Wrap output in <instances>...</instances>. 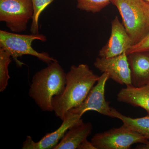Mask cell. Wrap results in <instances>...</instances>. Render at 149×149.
Listing matches in <instances>:
<instances>
[{
    "label": "cell",
    "instance_id": "cell-1",
    "mask_svg": "<svg viewBox=\"0 0 149 149\" xmlns=\"http://www.w3.org/2000/svg\"><path fill=\"white\" fill-rule=\"evenodd\" d=\"M100 76L88 65H72L66 73V84L60 95L54 97L52 104L57 117L63 120L68 112L80 105L87 97Z\"/></svg>",
    "mask_w": 149,
    "mask_h": 149
},
{
    "label": "cell",
    "instance_id": "cell-2",
    "mask_svg": "<svg viewBox=\"0 0 149 149\" xmlns=\"http://www.w3.org/2000/svg\"><path fill=\"white\" fill-rule=\"evenodd\" d=\"M66 77V73L57 61L34 74L29 95L42 111H54L52 100L64 91Z\"/></svg>",
    "mask_w": 149,
    "mask_h": 149
},
{
    "label": "cell",
    "instance_id": "cell-3",
    "mask_svg": "<svg viewBox=\"0 0 149 149\" xmlns=\"http://www.w3.org/2000/svg\"><path fill=\"white\" fill-rule=\"evenodd\" d=\"M133 45L149 33V3L145 0H112Z\"/></svg>",
    "mask_w": 149,
    "mask_h": 149
},
{
    "label": "cell",
    "instance_id": "cell-4",
    "mask_svg": "<svg viewBox=\"0 0 149 149\" xmlns=\"http://www.w3.org/2000/svg\"><path fill=\"white\" fill-rule=\"evenodd\" d=\"M36 40L45 42L47 41V37L40 34L21 35L0 30V48H3L10 54L19 67H21L24 63L19 61L18 58L25 55L36 57L48 64L57 61L47 53L39 52L32 48V43Z\"/></svg>",
    "mask_w": 149,
    "mask_h": 149
},
{
    "label": "cell",
    "instance_id": "cell-5",
    "mask_svg": "<svg viewBox=\"0 0 149 149\" xmlns=\"http://www.w3.org/2000/svg\"><path fill=\"white\" fill-rule=\"evenodd\" d=\"M33 14L31 0H0V21L5 22L12 32L26 31Z\"/></svg>",
    "mask_w": 149,
    "mask_h": 149
},
{
    "label": "cell",
    "instance_id": "cell-6",
    "mask_svg": "<svg viewBox=\"0 0 149 149\" xmlns=\"http://www.w3.org/2000/svg\"><path fill=\"white\" fill-rule=\"evenodd\" d=\"M148 140L123 124L119 128L96 133L91 142L97 149H128L135 143H147Z\"/></svg>",
    "mask_w": 149,
    "mask_h": 149
},
{
    "label": "cell",
    "instance_id": "cell-7",
    "mask_svg": "<svg viewBox=\"0 0 149 149\" xmlns=\"http://www.w3.org/2000/svg\"><path fill=\"white\" fill-rule=\"evenodd\" d=\"M109 79L108 75L103 73L84 101L79 106L69 111L82 116L86 112L93 111L113 118L111 107H110L109 102L106 100L105 97V88Z\"/></svg>",
    "mask_w": 149,
    "mask_h": 149
},
{
    "label": "cell",
    "instance_id": "cell-8",
    "mask_svg": "<svg viewBox=\"0 0 149 149\" xmlns=\"http://www.w3.org/2000/svg\"><path fill=\"white\" fill-rule=\"evenodd\" d=\"M94 66L109 78L121 85H132L131 73L126 53L109 58H97Z\"/></svg>",
    "mask_w": 149,
    "mask_h": 149
},
{
    "label": "cell",
    "instance_id": "cell-9",
    "mask_svg": "<svg viewBox=\"0 0 149 149\" xmlns=\"http://www.w3.org/2000/svg\"><path fill=\"white\" fill-rule=\"evenodd\" d=\"M133 46L124 25L118 17L111 22V33L106 45L100 50L99 56L109 58L127 52Z\"/></svg>",
    "mask_w": 149,
    "mask_h": 149
},
{
    "label": "cell",
    "instance_id": "cell-10",
    "mask_svg": "<svg viewBox=\"0 0 149 149\" xmlns=\"http://www.w3.org/2000/svg\"><path fill=\"white\" fill-rule=\"evenodd\" d=\"M82 119V116L68 111L62 123L56 130L48 133L37 142L32 140V137L27 136L22 144V149H54L63 138L70 127Z\"/></svg>",
    "mask_w": 149,
    "mask_h": 149
},
{
    "label": "cell",
    "instance_id": "cell-11",
    "mask_svg": "<svg viewBox=\"0 0 149 149\" xmlns=\"http://www.w3.org/2000/svg\"><path fill=\"white\" fill-rule=\"evenodd\" d=\"M132 85L141 88L149 84V50L127 55Z\"/></svg>",
    "mask_w": 149,
    "mask_h": 149
},
{
    "label": "cell",
    "instance_id": "cell-12",
    "mask_svg": "<svg viewBox=\"0 0 149 149\" xmlns=\"http://www.w3.org/2000/svg\"><path fill=\"white\" fill-rule=\"evenodd\" d=\"M93 125L85 123L83 119L68 129L63 138L54 149H76L91 135Z\"/></svg>",
    "mask_w": 149,
    "mask_h": 149
},
{
    "label": "cell",
    "instance_id": "cell-13",
    "mask_svg": "<svg viewBox=\"0 0 149 149\" xmlns=\"http://www.w3.org/2000/svg\"><path fill=\"white\" fill-rule=\"evenodd\" d=\"M117 100L120 102L142 108L149 114V84L141 88L126 86L117 94Z\"/></svg>",
    "mask_w": 149,
    "mask_h": 149
},
{
    "label": "cell",
    "instance_id": "cell-14",
    "mask_svg": "<svg viewBox=\"0 0 149 149\" xmlns=\"http://www.w3.org/2000/svg\"><path fill=\"white\" fill-rule=\"evenodd\" d=\"M113 118L122 121L123 125L149 140V114L144 117L132 118L121 114L114 108L111 107Z\"/></svg>",
    "mask_w": 149,
    "mask_h": 149
},
{
    "label": "cell",
    "instance_id": "cell-15",
    "mask_svg": "<svg viewBox=\"0 0 149 149\" xmlns=\"http://www.w3.org/2000/svg\"><path fill=\"white\" fill-rule=\"evenodd\" d=\"M11 56L7 51L0 48V92L6 90L10 78L8 67L12 61Z\"/></svg>",
    "mask_w": 149,
    "mask_h": 149
},
{
    "label": "cell",
    "instance_id": "cell-16",
    "mask_svg": "<svg viewBox=\"0 0 149 149\" xmlns=\"http://www.w3.org/2000/svg\"><path fill=\"white\" fill-rule=\"evenodd\" d=\"M34 14L32 19L30 32L32 34H39V17L43 11L54 0H31Z\"/></svg>",
    "mask_w": 149,
    "mask_h": 149
},
{
    "label": "cell",
    "instance_id": "cell-17",
    "mask_svg": "<svg viewBox=\"0 0 149 149\" xmlns=\"http://www.w3.org/2000/svg\"><path fill=\"white\" fill-rule=\"evenodd\" d=\"M77 8L87 12H100L111 2L112 0H76Z\"/></svg>",
    "mask_w": 149,
    "mask_h": 149
},
{
    "label": "cell",
    "instance_id": "cell-18",
    "mask_svg": "<svg viewBox=\"0 0 149 149\" xmlns=\"http://www.w3.org/2000/svg\"><path fill=\"white\" fill-rule=\"evenodd\" d=\"M148 50H149V33L142 41L132 46L130 49L126 52V54L128 55L134 52Z\"/></svg>",
    "mask_w": 149,
    "mask_h": 149
},
{
    "label": "cell",
    "instance_id": "cell-19",
    "mask_svg": "<svg viewBox=\"0 0 149 149\" xmlns=\"http://www.w3.org/2000/svg\"><path fill=\"white\" fill-rule=\"evenodd\" d=\"M78 149H97L92 142L88 141L87 139L82 142L79 146Z\"/></svg>",
    "mask_w": 149,
    "mask_h": 149
},
{
    "label": "cell",
    "instance_id": "cell-20",
    "mask_svg": "<svg viewBox=\"0 0 149 149\" xmlns=\"http://www.w3.org/2000/svg\"><path fill=\"white\" fill-rule=\"evenodd\" d=\"M136 148L142 149H149V141L147 143L144 144L143 146H138Z\"/></svg>",
    "mask_w": 149,
    "mask_h": 149
},
{
    "label": "cell",
    "instance_id": "cell-21",
    "mask_svg": "<svg viewBox=\"0 0 149 149\" xmlns=\"http://www.w3.org/2000/svg\"><path fill=\"white\" fill-rule=\"evenodd\" d=\"M145 1H146L147 2L149 3V0H145Z\"/></svg>",
    "mask_w": 149,
    "mask_h": 149
},
{
    "label": "cell",
    "instance_id": "cell-22",
    "mask_svg": "<svg viewBox=\"0 0 149 149\" xmlns=\"http://www.w3.org/2000/svg\"></svg>",
    "mask_w": 149,
    "mask_h": 149
}]
</instances>
